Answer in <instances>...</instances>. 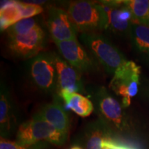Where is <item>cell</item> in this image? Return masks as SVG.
<instances>
[{"label":"cell","instance_id":"e0dca14e","mask_svg":"<svg viewBox=\"0 0 149 149\" xmlns=\"http://www.w3.org/2000/svg\"><path fill=\"white\" fill-rule=\"evenodd\" d=\"M124 2L131 10L135 24H141L149 27V1L127 0Z\"/></svg>","mask_w":149,"mask_h":149},{"label":"cell","instance_id":"52a82bcc","mask_svg":"<svg viewBox=\"0 0 149 149\" xmlns=\"http://www.w3.org/2000/svg\"><path fill=\"white\" fill-rule=\"evenodd\" d=\"M140 67L133 61H126L113 74L109 88L122 97L123 108L129 107L131 99L138 93Z\"/></svg>","mask_w":149,"mask_h":149},{"label":"cell","instance_id":"9a60e30c","mask_svg":"<svg viewBox=\"0 0 149 149\" xmlns=\"http://www.w3.org/2000/svg\"><path fill=\"white\" fill-rule=\"evenodd\" d=\"M57 95L62 99L67 109L71 110L80 117L89 116L95 109L93 102L81 93L62 91Z\"/></svg>","mask_w":149,"mask_h":149},{"label":"cell","instance_id":"4fadbf2b","mask_svg":"<svg viewBox=\"0 0 149 149\" xmlns=\"http://www.w3.org/2000/svg\"><path fill=\"white\" fill-rule=\"evenodd\" d=\"M35 114L47 121L61 133L68 137L70 126L69 116L58 102L42 106Z\"/></svg>","mask_w":149,"mask_h":149},{"label":"cell","instance_id":"44dd1931","mask_svg":"<svg viewBox=\"0 0 149 149\" xmlns=\"http://www.w3.org/2000/svg\"><path fill=\"white\" fill-rule=\"evenodd\" d=\"M20 6L22 11L23 19L34 17L35 15L42 13L44 10L40 5L36 3H24L20 1Z\"/></svg>","mask_w":149,"mask_h":149},{"label":"cell","instance_id":"6da1fadb","mask_svg":"<svg viewBox=\"0 0 149 149\" xmlns=\"http://www.w3.org/2000/svg\"><path fill=\"white\" fill-rule=\"evenodd\" d=\"M68 137L63 135L47 121L35 114L33 118L19 126L16 142L22 146L50 144L54 146L64 145Z\"/></svg>","mask_w":149,"mask_h":149},{"label":"cell","instance_id":"8fae6325","mask_svg":"<svg viewBox=\"0 0 149 149\" xmlns=\"http://www.w3.org/2000/svg\"><path fill=\"white\" fill-rule=\"evenodd\" d=\"M100 3L107 15V30L115 33H124L135 24L133 13L124 1H102Z\"/></svg>","mask_w":149,"mask_h":149},{"label":"cell","instance_id":"277c9868","mask_svg":"<svg viewBox=\"0 0 149 149\" xmlns=\"http://www.w3.org/2000/svg\"><path fill=\"white\" fill-rule=\"evenodd\" d=\"M92 97L100 120L117 133L129 130L130 124L122 104L112 96L105 87H99L93 91Z\"/></svg>","mask_w":149,"mask_h":149},{"label":"cell","instance_id":"5bb4252c","mask_svg":"<svg viewBox=\"0 0 149 149\" xmlns=\"http://www.w3.org/2000/svg\"><path fill=\"white\" fill-rule=\"evenodd\" d=\"M17 120L10 93L4 84H1L0 91V134L7 139L16 129Z\"/></svg>","mask_w":149,"mask_h":149},{"label":"cell","instance_id":"30bf717a","mask_svg":"<svg viewBox=\"0 0 149 149\" xmlns=\"http://www.w3.org/2000/svg\"><path fill=\"white\" fill-rule=\"evenodd\" d=\"M47 27L55 43L77 39V30L67 11L52 6L48 10Z\"/></svg>","mask_w":149,"mask_h":149},{"label":"cell","instance_id":"5b68a950","mask_svg":"<svg viewBox=\"0 0 149 149\" xmlns=\"http://www.w3.org/2000/svg\"><path fill=\"white\" fill-rule=\"evenodd\" d=\"M29 74L31 82L37 89L45 93H57L55 52H42L31 59L29 64Z\"/></svg>","mask_w":149,"mask_h":149},{"label":"cell","instance_id":"7a4b0ae2","mask_svg":"<svg viewBox=\"0 0 149 149\" xmlns=\"http://www.w3.org/2000/svg\"><path fill=\"white\" fill-rule=\"evenodd\" d=\"M66 11L78 32L97 33L107 30V15L100 3L88 1H72Z\"/></svg>","mask_w":149,"mask_h":149},{"label":"cell","instance_id":"7402d4cb","mask_svg":"<svg viewBox=\"0 0 149 149\" xmlns=\"http://www.w3.org/2000/svg\"><path fill=\"white\" fill-rule=\"evenodd\" d=\"M70 149H83V148H81V146H78V145H74V146H72Z\"/></svg>","mask_w":149,"mask_h":149},{"label":"cell","instance_id":"7c38bea8","mask_svg":"<svg viewBox=\"0 0 149 149\" xmlns=\"http://www.w3.org/2000/svg\"><path fill=\"white\" fill-rule=\"evenodd\" d=\"M55 61L57 75V94L62 91L84 93L81 73L68 64L58 53L55 52Z\"/></svg>","mask_w":149,"mask_h":149},{"label":"cell","instance_id":"9c48e42d","mask_svg":"<svg viewBox=\"0 0 149 149\" xmlns=\"http://www.w3.org/2000/svg\"><path fill=\"white\" fill-rule=\"evenodd\" d=\"M55 44L59 55L81 73H88L98 70L96 61L87 53L77 39Z\"/></svg>","mask_w":149,"mask_h":149},{"label":"cell","instance_id":"2e32d148","mask_svg":"<svg viewBox=\"0 0 149 149\" xmlns=\"http://www.w3.org/2000/svg\"><path fill=\"white\" fill-rule=\"evenodd\" d=\"M23 19L20 1H8L1 3L0 9L1 31H6L20 20Z\"/></svg>","mask_w":149,"mask_h":149},{"label":"cell","instance_id":"ba28073f","mask_svg":"<svg viewBox=\"0 0 149 149\" xmlns=\"http://www.w3.org/2000/svg\"><path fill=\"white\" fill-rule=\"evenodd\" d=\"M46 35L41 26L26 33L9 37L8 48L11 53L19 58L31 59L42 53L46 45Z\"/></svg>","mask_w":149,"mask_h":149},{"label":"cell","instance_id":"3957f363","mask_svg":"<svg viewBox=\"0 0 149 149\" xmlns=\"http://www.w3.org/2000/svg\"><path fill=\"white\" fill-rule=\"evenodd\" d=\"M80 40L108 73H113L127 61L107 37L99 33L80 35Z\"/></svg>","mask_w":149,"mask_h":149},{"label":"cell","instance_id":"ac0fdd59","mask_svg":"<svg viewBox=\"0 0 149 149\" xmlns=\"http://www.w3.org/2000/svg\"><path fill=\"white\" fill-rule=\"evenodd\" d=\"M131 32L136 47L142 53L149 55V27L141 24H134Z\"/></svg>","mask_w":149,"mask_h":149},{"label":"cell","instance_id":"ffe728a7","mask_svg":"<svg viewBox=\"0 0 149 149\" xmlns=\"http://www.w3.org/2000/svg\"><path fill=\"white\" fill-rule=\"evenodd\" d=\"M52 145L50 144H37L33 146H22L16 141L8 140V139L1 137L0 140V149H48Z\"/></svg>","mask_w":149,"mask_h":149},{"label":"cell","instance_id":"d6986e66","mask_svg":"<svg viewBox=\"0 0 149 149\" xmlns=\"http://www.w3.org/2000/svg\"><path fill=\"white\" fill-rule=\"evenodd\" d=\"M40 26L38 20L35 17L22 19L6 30L7 37H13L26 33L35 27Z\"/></svg>","mask_w":149,"mask_h":149},{"label":"cell","instance_id":"8992f818","mask_svg":"<svg viewBox=\"0 0 149 149\" xmlns=\"http://www.w3.org/2000/svg\"><path fill=\"white\" fill-rule=\"evenodd\" d=\"M81 143L83 149H138L120 139L100 118L86 127Z\"/></svg>","mask_w":149,"mask_h":149}]
</instances>
